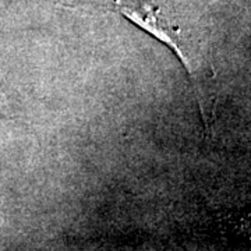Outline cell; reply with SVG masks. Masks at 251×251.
<instances>
[{
    "label": "cell",
    "mask_w": 251,
    "mask_h": 251,
    "mask_svg": "<svg viewBox=\"0 0 251 251\" xmlns=\"http://www.w3.org/2000/svg\"><path fill=\"white\" fill-rule=\"evenodd\" d=\"M116 7L125 17L133 21L135 25H138L141 29L147 31L150 35H152L158 41L169 46L172 50L179 56L180 60L184 63L186 69L193 75L194 67L190 62L187 53L184 52L183 46L180 45V42L176 38L179 32H173L172 28L166 27L163 24V21L159 20L158 17L159 10L153 9L152 6L145 4V3H131V1H126V0H117Z\"/></svg>",
    "instance_id": "1"
}]
</instances>
